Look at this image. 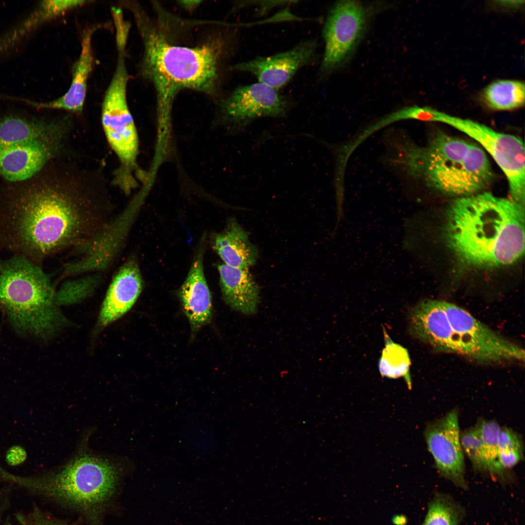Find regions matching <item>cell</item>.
<instances>
[{"mask_svg":"<svg viewBox=\"0 0 525 525\" xmlns=\"http://www.w3.org/2000/svg\"><path fill=\"white\" fill-rule=\"evenodd\" d=\"M289 107L288 98L278 90L258 82L237 88L222 109L230 121L242 125L260 117H284Z\"/></svg>","mask_w":525,"mask_h":525,"instance_id":"4fadbf2b","label":"cell"},{"mask_svg":"<svg viewBox=\"0 0 525 525\" xmlns=\"http://www.w3.org/2000/svg\"><path fill=\"white\" fill-rule=\"evenodd\" d=\"M126 7L134 15L144 44L142 74L154 84L161 109L167 110L181 89L214 92L222 42L213 40L192 47L174 45L138 4L130 2Z\"/></svg>","mask_w":525,"mask_h":525,"instance_id":"7a4b0ae2","label":"cell"},{"mask_svg":"<svg viewBox=\"0 0 525 525\" xmlns=\"http://www.w3.org/2000/svg\"><path fill=\"white\" fill-rule=\"evenodd\" d=\"M200 2V1L197 0L181 1L180 4L184 8H186L187 9L191 10L198 6Z\"/></svg>","mask_w":525,"mask_h":525,"instance_id":"1f68e13d","label":"cell"},{"mask_svg":"<svg viewBox=\"0 0 525 525\" xmlns=\"http://www.w3.org/2000/svg\"><path fill=\"white\" fill-rule=\"evenodd\" d=\"M499 452L517 450L523 451L521 440L517 433L508 428L501 429L499 436Z\"/></svg>","mask_w":525,"mask_h":525,"instance_id":"4316f807","label":"cell"},{"mask_svg":"<svg viewBox=\"0 0 525 525\" xmlns=\"http://www.w3.org/2000/svg\"><path fill=\"white\" fill-rule=\"evenodd\" d=\"M100 27L97 25L88 28L82 35L80 53L72 67V80L67 91L54 100L35 103L33 105L39 108L61 110L74 115L82 113L86 98L88 80L93 64L92 37Z\"/></svg>","mask_w":525,"mask_h":525,"instance_id":"2e32d148","label":"cell"},{"mask_svg":"<svg viewBox=\"0 0 525 525\" xmlns=\"http://www.w3.org/2000/svg\"><path fill=\"white\" fill-rule=\"evenodd\" d=\"M178 293L192 331L196 332L210 321L212 312L211 296L205 278L201 257L193 262Z\"/></svg>","mask_w":525,"mask_h":525,"instance_id":"e0dca14e","label":"cell"},{"mask_svg":"<svg viewBox=\"0 0 525 525\" xmlns=\"http://www.w3.org/2000/svg\"><path fill=\"white\" fill-rule=\"evenodd\" d=\"M0 525H11V521L9 518L7 517L4 522Z\"/></svg>","mask_w":525,"mask_h":525,"instance_id":"d6a6232c","label":"cell"},{"mask_svg":"<svg viewBox=\"0 0 525 525\" xmlns=\"http://www.w3.org/2000/svg\"><path fill=\"white\" fill-rule=\"evenodd\" d=\"M446 235L455 256L469 266L511 264L524 253V206L486 192L458 197L448 211Z\"/></svg>","mask_w":525,"mask_h":525,"instance_id":"6da1fadb","label":"cell"},{"mask_svg":"<svg viewBox=\"0 0 525 525\" xmlns=\"http://www.w3.org/2000/svg\"><path fill=\"white\" fill-rule=\"evenodd\" d=\"M214 248L224 264L235 268L249 269L259 257L258 250L250 241L248 233L234 219L214 239Z\"/></svg>","mask_w":525,"mask_h":525,"instance_id":"d6986e66","label":"cell"},{"mask_svg":"<svg viewBox=\"0 0 525 525\" xmlns=\"http://www.w3.org/2000/svg\"><path fill=\"white\" fill-rule=\"evenodd\" d=\"M316 50V41L306 39L287 51L241 62L233 69L251 74L259 82L279 90L287 85L300 69L315 61Z\"/></svg>","mask_w":525,"mask_h":525,"instance_id":"7c38bea8","label":"cell"},{"mask_svg":"<svg viewBox=\"0 0 525 525\" xmlns=\"http://www.w3.org/2000/svg\"><path fill=\"white\" fill-rule=\"evenodd\" d=\"M426 122L448 124L476 141L492 157L506 176L509 198L525 206V146L520 138L498 132L482 123L431 107L428 109Z\"/></svg>","mask_w":525,"mask_h":525,"instance_id":"ba28073f","label":"cell"},{"mask_svg":"<svg viewBox=\"0 0 525 525\" xmlns=\"http://www.w3.org/2000/svg\"><path fill=\"white\" fill-rule=\"evenodd\" d=\"M101 276L98 274L86 276L77 280L66 281L55 293L57 302L73 300L86 296L99 283Z\"/></svg>","mask_w":525,"mask_h":525,"instance_id":"cb8c5ba5","label":"cell"},{"mask_svg":"<svg viewBox=\"0 0 525 525\" xmlns=\"http://www.w3.org/2000/svg\"><path fill=\"white\" fill-rule=\"evenodd\" d=\"M128 80L113 76L106 89L101 107L103 130L118 165L113 172L110 185L129 195L137 187L141 171L137 162L139 139L127 101Z\"/></svg>","mask_w":525,"mask_h":525,"instance_id":"52a82bcc","label":"cell"},{"mask_svg":"<svg viewBox=\"0 0 525 525\" xmlns=\"http://www.w3.org/2000/svg\"><path fill=\"white\" fill-rule=\"evenodd\" d=\"M75 124L74 115L67 112L51 117L4 115L0 117V144L32 142L74 134Z\"/></svg>","mask_w":525,"mask_h":525,"instance_id":"5bb4252c","label":"cell"},{"mask_svg":"<svg viewBox=\"0 0 525 525\" xmlns=\"http://www.w3.org/2000/svg\"><path fill=\"white\" fill-rule=\"evenodd\" d=\"M424 436L440 474L455 486L467 490L457 409L427 424Z\"/></svg>","mask_w":525,"mask_h":525,"instance_id":"8fae6325","label":"cell"},{"mask_svg":"<svg viewBox=\"0 0 525 525\" xmlns=\"http://www.w3.org/2000/svg\"><path fill=\"white\" fill-rule=\"evenodd\" d=\"M368 10L356 0H341L332 7L323 29L325 50L322 73L331 72L344 63L363 35Z\"/></svg>","mask_w":525,"mask_h":525,"instance_id":"9c48e42d","label":"cell"},{"mask_svg":"<svg viewBox=\"0 0 525 525\" xmlns=\"http://www.w3.org/2000/svg\"><path fill=\"white\" fill-rule=\"evenodd\" d=\"M26 457L23 449L19 447L11 448L7 452L6 459L11 465H17L22 462Z\"/></svg>","mask_w":525,"mask_h":525,"instance_id":"f1b7e54d","label":"cell"},{"mask_svg":"<svg viewBox=\"0 0 525 525\" xmlns=\"http://www.w3.org/2000/svg\"><path fill=\"white\" fill-rule=\"evenodd\" d=\"M384 334L385 347L379 362L380 373L383 377H402L410 389L412 384L410 374L411 361L408 350L392 341L385 330Z\"/></svg>","mask_w":525,"mask_h":525,"instance_id":"44dd1931","label":"cell"},{"mask_svg":"<svg viewBox=\"0 0 525 525\" xmlns=\"http://www.w3.org/2000/svg\"><path fill=\"white\" fill-rule=\"evenodd\" d=\"M499 5L509 8H517L523 5L524 0H498L496 1Z\"/></svg>","mask_w":525,"mask_h":525,"instance_id":"4dcf8cb0","label":"cell"},{"mask_svg":"<svg viewBox=\"0 0 525 525\" xmlns=\"http://www.w3.org/2000/svg\"><path fill=\"white\" fill-rule=\"evenodd\" d=\"M16 518L19 525H60L36 505L26 512L17 513Z\"/></svg>","mask_w":525,"mask_h":525,"instance_id":"484cf974","label":"cell"},{"mask_svg":"<svg viewBox=\"0 0 525 525\" xmlns=\"http://www.w3.org/2000/svg\"><path fill=\"white\" fill-rule=\"evenodd\" d=\"M465 516V509L453 497L438 492L429 504L422 525H460Z\"/></svg>","mask_w":525,"mask_h":525,"instance_id":"7402d4cb","label":"cell"},{"mask_svg":"<svg viewBox=\"0 0 525 525\" xmlns=\"http://www.w3.org/2000/svg\"><path fill=\"white\" fill-rule=\"evenodd\" d=\"M73 134L32 142L0 144V175L13 183L32 179L52 161L77 157Z\"/></svg>","mask_w":525,"mask_h":525,"instance_id":"30bf717a","label":"cell"},{"mask_svg":"<svg viewBox=\"0 0 525 525\" xmlns=\"http://www.w3.org/2000/svg\"><path fill=\"white\" fill-rule=\"evenodd\" d=\"M143 281L133 257L124 262L113 277L102 303L99 323L106 326L125 314L139 298Z\"/></svg>","mask_w":525,"mask_h":525,"instance_id":"9a60e30c","label":"cell"},{"mask_svg":"<svg viewBox=\"0 0 525 525\" xmlns=\"http://www.w3.org/2000/svg\"><path fill=\"white\" fill-rule=\"evenodd\" d=\"M119 471L110 460L84 453L58 470L40 474H15L0 464V480L30 494L89 510L102 505L113 493Z\"/></svg>","mask_w":525,"mask_h":525,"instance_id":"5b68a950","label":"cell"},{"mask_svg":"<svg viewBox=\"0 0 525 525\" xmlns=\"http://www.w3.org/2000/svg\"><path fill=\"white\" fill-rule=\"evenodd\" d=\"M393 163L415 180L442 193L458 197L480 192L491 182L489 159L476 143L443 132L424 146L403 140Z\"/></svg>","mask_w":525,"mask_h":525,"instance_id":"3957f363","label":"cell"},{"mask_svg":"<svg viewBox=\"0 0 525 525\" xmlns=\"http://www.w3.org/2000/svg\"><path fill=\"white\" fill-rule=\"evenodd\" d=\"M413 336L439 351L457 354L478 363L524 362L525 351L452 303L424 299L408 315Z\"/></svg>","mask_w":525,"mask_h":525,"instance_id":"277c9868","label":"cell"},{"mask_svg":"<svg viewBox=\"0 0 525 525\" xmlns=\"http://www.w3.org/2000/svg\"><path fill=\"white\" fill-rule=\"evenodd\" d=\"M483 97L487 105L494 110L518 108L525 104V83L515 80H498L486 87Z\"/></svg>","mask_w":525,"mask_h":525,"instance_id":"ffe728a7","label":"cell"},{"mask_svg":"<svg viewBox=\"0 0 525 525\" xmlns=\"http://www.w3.org/2000/svg\"><path fill=\"white\" fill-rule=\"evenodd\" d=\"M55 292L43 269L19 254L0 258V305L16 330L47 338L65 320Z\"/></svg>","mask_w":525,"mask_h":525,"instance_id":"8992f818","label":"cell"},{"mask_svg":"<svg viewBox=\"0 0 525 525\" xmlns=\"http://www.w3.org/2000/svg\"><path fill=\"white\" fill-rule=\"evenodd\" d=\"M523 457V451L513 450L501 451L498 454V463L504 472L507 469L516 465Z\"/></svg>","mask_w":525,"mask_h":525,"instance_id":"83f0119b","label":"cell"},{"mask_svg":"<svg viewBox=\"0 0 525 525\" xmlns=\"http://www.w3.org/2000/svg\"><path fill=\"white\" fill-rule=\"evenodd\" d=\"M460 442L462 450L467 455L475 470L486 472L482 440L477 426L463 433L460 437Z\"/></svg>","mask_w":525,"mask_h":525,"instance_id":"d4e9b609","label":"cell"},{"mask_svg":"<svg viewBox=\"0 0 525 525\" xmlns=\"http://www.w3.org/2000/svg\"><path fill=\"white\" fill-rule=\"evenodd\" d=\"M10 496L6 488L0 484V525L4 522L10 507Z\"/></svg>","mask_w":525,"mask_h":525,"instance_id":"f546056e","label":"cell"},{"mask_svg":"<svg viewBox=\"0 0 525 525\" xmlns=\"http://www.w3.org/2000/svg\"><path fill=\"white\" fill-rule=\"evenodd\" d=\"M482 440L486 472L502 479L504 472L498 463L499 436L501 428L493 420L484 421L477 425Z\"/></svg>","mask_w":525,"mask_h":525,"instance_id":"603a6c76","label":"cell"},{"mask_svg":"<svg viewBox=\"0 0 525 525\" xmlns=\"http://www.w3.org/2000/svg\"><path fill=\"white\" fill-rule=\"evenodd\" d=\"M222 297L233 310L245 315L255 314L260 300L259 287L248 269L218 266Z\"/></svg>","mask_w":525,"mask_h":525,"instance_id":"ac0fdd59","label":"cell"}]
</instances>
